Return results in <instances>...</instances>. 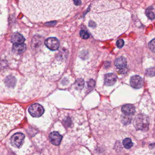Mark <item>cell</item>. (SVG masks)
Wrapping results in <instances>:
<instances>
[{"label": "cell", "instance_id": "obj_9", "mask_svg": "<svg viewBox=\"0 0 155 155\" xmlns=\"http://www.w3.org/2000/svg\"><path fill=\"white\" fill-rule=\"evenodd\" d=\"M62 135L60 134L58 132H53L49 135V139L50 142L56 146H58L60 144L62 139Z\"/></svg>", "mask_w": 155, "mask_h": 155}, {"label": "cell", "instance_id": "obj_14", "mask_svg": "<svg viewBox=\"0 0 155 155\" xmlns=\"http://www.w3.org/2000/svg\"><path fill=\"white\" fill-rule=\"evenodd\" d=\"M26 49V45L24 43L22 44H14L12 47V51L16 54H21L25 51Z\"/></svg>", "mask_w": 155, "mask_h": 155}, {"label": "cell", "instance_id": "obj_5", "mask_svg": "<svg viewBox=\"0 0 155 155\" xmlns=\"http://www.w3.org/2000/svg\"><path fill=\"white\" fill-rule=\"evenodd\" d=\"M28 111L33 117H39L44 113L43 107L38 104H33L29 107Z\"/></svg>", "mask_w": 155, "mask_h": 155}, {"label": "cell", "instance_id": "obj_22", "mask_svg": "<svg viewBox=\"0 0 155 155\" xmlns=\"http://www.w3.org/2000/svg\"><path fill=\"white\" fill-rule=\"evenodd\" d=\"M75 5H80L81 4V1L80 0H73Z\"/></svg>", "mask_w": 155, "mask_h": 155}, {"label": "cell", "instance_id": "obj_11", "mask_svg": "<svg viewBox=\"0 0 155 155\" xmlns=\"http://www.w3.org/2000/svg\"><path fill=\"white\" fill-rule=\"evenodd\" d=\"M122 112L126 115H133L135 113V107L133 105L127 104L122 107Z\"/></svg>", "mask_w": 155, "mask_h": 155}, {"label": "cell", "instance_id": "obj_1", "mask_svg": "<svg viewBox=\"0 0 155 155\" xmlns=\"http://www.w3.org/2000/svg\"><path fill=\"white\" fill-rule=\"evenodd\" d=\"M130 13L114 0L93 2L85 22L92 35L97 39L114 38L126 31L130 24Z\"/></svg>", "mask_w": 155, "mask_h": 155}, {"label": "cell", "instance_id": "obj_16", "mask_svg": "<svg viewBox=\"0 0 155 155\" xmlns=\"http://www.w3.org/2000/svg\"><path fill=\"white\" fill-rule=\"evenodd\" d=\"M84 85V80L82 79H78L76 80L75 83V86L76 88L78 89H82Z\"/></svg>", "mask_w": 155, "mask_h": 155}, {"label": "cell", "instance_id": "obj_19", "mask_svg": "<svg viewBox=\"0 0 155 155\" xmlns=\"http://www.w3.org/2000/svg\"><path fill=\"white\" fill-rule=\"evenodd\" d=\"M116 45L119 48H122L124 45V41L123 39H119L116 41Z\"/></svg>", "mask_w": 155, "mask_h": 155}, {"label": "cell", "instance_id": "obj_6", "mask_svg": "<svg viewBox=\"0 0 155 155\" xmlns=\"http://www.w3.org/2000/svg\"><path fill=\"white\" fill-rule=\"evenodd\" d=\"M25 139V135L22 133L14 134L11 138V143L12 146L19 147L22 144Z\"/></svg>", "mask_w": 155, "mask_h": 155}, {"label": "cell", "instance_id": "obj_8", "mask_svg": "<svg viewBox=\"0 0 155 155\" xmlns=\"http://www.w3.org/2000/svg\"><path fill=\"white\" fill-rule=\"evenodd\" d=\"M130 84L134 88H140L143 85V78L138 75L132 76L130 79Z\"/></svg>", "mask_w": 155, "mask_h": 155}, {"label": "cell", "instance_id": "obj_13", "mask_svg": "<svg viewBox=\"0 0 155 155\" xmlns=\"http://www.w3.org/2000/svg\"><path fill=\"white\" fill-rule=\"evenodd\" d=\"M115 65L118 69H124L127 65L126 59L123 57H120L117 58L115 61Z\"/></svg>", "mask_w": 155, "mask_h": 155}, {"label": "cell", "instance_id": "obj_21", "mask_svg": "<svg viewBox=\"0 0 155 155\" xmlns=\"http://www.w3.org/2000/svg\"><path fill=\"white\" fill-rule=\"evenodd\" d=\"M95 84V82L94 80H90L88 82V86L90 87H94Z\"/></svg>", "mask_w": 155, "mask_h": 155}, {"label": "cell", "instance_id": "obj_7", "mask_svg": "<svg viewBox=\"0 0 155 155\" xmlns=\"http://www.w3.org/2000/svg\"><path fill=\"white\" fill-rule=\"evenodd\" d=\"M45 44L48 49L52 51H56L60 47L59 40L54 37H50L46 39Z\"/></svg>", "mask_w": 155, "mask_h": 155}, {"label": "cell", "instance_id": "obj_2", "mask_svg": "<svg viewBox=\"0 0 155 155\" xmlns=\"http://www.w3.org/2000/svg\"><path fill=\"white\" fill-rule=\"evenodd\" d=\"M19 4L22 12L35 22L64 18L74 7L72 0H19Z\"/></svg>", "mask_w": 155, "mask_h": 155}, {"label": "cell", "instance_id": "obj_18", "mask_svg": "<svg viewBox=\"0 0 155 155\" xmlns=\"http://www.w3.org/2000/svg\"><path fill=\"white\" fill-rule=\"evenodd\" d=\"M148 46H149V49L151 50V51H153V52L154 53L155 50L154 39H153V40L149 43Z\"/></svg>", "mask_w": 155, "mask_h": 155}, {"label": "cell", "instance_id": "obj_15", "mask_svg": "<svg viewBox=\"0 0 155 155\" xmlns=\"http://www.w3.org/2000/svg\"><path fill=\"white\" fill-rule=\"evenodd\" d=\"M123 144L125 148H126V149L131 148L133 145V143L132 142V140L129 138L125 139L123 141Z\"/></svg>", "mask_w": 155, "mask_h": 155}, {"label": "cell", "instance_id": "obj_12", "mask_svg": "<svg viewBox=\"0 0 155 155\" xmlns=\"http://www.w3.org/2000/svg\"><path fill=\"white\" fill-rule=\"evenodd\" d=\"M25 41V39L22 35L19 33H15L12 35L11 42L14 44H22Z\"/></svg>", "mask_w": 155, "mask_h": 155}, {"label": "cell", "instance_id": "obj_17", "mask_svg": "<svg viewBox=\"0 0 155 155\" xmlns=\"http://www.w3.org/2000/svg\"><path fill=\"white\" fill-rule=\"evenodd\" d=\"M80 35L81 37L83 39H87L90 37L89 34L85 30H82L80 31Z\"/></svg>", "mask_w": 155, "mask_h": 155}, {"label": "cell", "instance_id": "obj_3", "mask_svg": "<svg viewBox=\"0 0 155 155\" xmlns=\"http://www.w3.org/2000/svg\"><path fill=\"white\" fill-rule=\"evenodd\" d=\"M24 115L23 110L19 105L0 103V141L21 122Z\"/></svg>", "mask_w": 155, "mask_h": 155}, {"label": "cell", "instance_id": "obj_20", "mask_svg": "<svg viewBox=\"0 0 155 155\" xmlns=\"http://www.w3.org/2000/svg\"><path fill=\"white\" fill-rule=\"evenodd\" d=\"M147 15L150 19H151V20H153V19H154L155 15L152 12L148 11L147 13Z\"/></svg>", "mask_w": 155, "mask_h": 155}, {"label": "cell", "instance_id": "obj_4", "mask_svg": "<svg viewBox=\"0 0 155 155\" xmlns=\"http://www.w3.org/2000/svg\"><path fill=\"white\" fill-rule=\"evenodd\" d=\"M149 121L148 117L145 115L140 114L136 117L134 124L137 129L145 130L148 127Z\"/></svg>", "mask_w": 155, "mask_h": 155}, {"label": "cell", "instance_id": "obj_10", "mask_svg": "<svg viewBox=\"0 0 155 155\" xmlns=\"http://www.w3.org/2000/svg\"><path fill=\"white\" fill-rule=\"evenodd\" d=\"M104 80L105 85L108 86H111L115 84L117 80V76L113 73L108 74L105 76Z\"/></svg>", "mask_w": 155, "mask_h": 155}]
</instances>
